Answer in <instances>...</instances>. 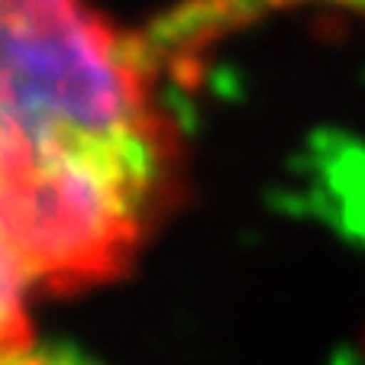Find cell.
Here are the masks:
<instances>
[{
    "mask_svg": "<svg viewBox=\"0 0 365 365\" xmlns=\"http://www.w3.org/2000/svg\"><path fill=\"white\" fill-rule=\"evenodd\" d=\"M143 42L91 0H0V236L36 284L117 275L175 191Z\"/></svg>",
    "mask_w": 365,
    "mask_h": 365,
    "instance_id": "cell-1",
    "label": "cell"
},
{
    "mask_svg": "<svg viewBox=\"0 0 365 365\" xmlns=\"http://www.w3.org/2000/svg\"><path fill=\"white\" fill-rule=\"evenodd\" d=\"M291 10H336L365 23V0H181L139 36L152 65L191 62L214 42Z\"/></svg>",
    "mask_w": 365,
    "mask_h": 365,
    "instance_id": "cell-2",
    "label": "cell"
},
{
    "mask_svg": "<svg viewBox=\"0 0 365 365\" xmlns=\"http://www.w3.org/2000/svg\"><path fill=\"white\" fill-rule=\"evenodd\" d=\"M33 278L16 252L0 236V365H71L56 359L36 339L29 320V288Z\"/></svg>",
    "mask_w": 365,
    "mask_h": 365,
    "instance_id": "cell-3",
    "label": "cell"
}]
</instances>
